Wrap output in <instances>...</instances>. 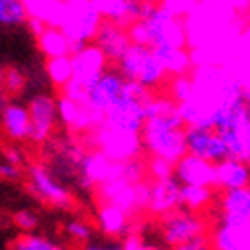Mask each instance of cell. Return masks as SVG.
<instances>
[{"instance_id":"cell-26","label":"cell","mask_w":250,"mask_h":250,"mask_svg":"<svg viewBox=\"0 0 250 250\" xmlns=\"http://www.w3.org/2000/svg\"><path fill=\"white\" fill-rule=\"evenodd\" d=\"M37 45H39L41 53L49 57H59V55H69L71 41L69 37L53 24H45V29L37 35Z\"/></svg>"},{"instance_id":"cell-43","label":"cell","mask_w":250,"mask_h":250,"mask_svg":"<svg viewBox=\"0 0 250 250\" xmlns=\"http://www.w3.org/2000/svg\"><path fill=\"white\" fill-rule=\"evenodd\" d=\"M171 250H175V248H171Z\"/></svg>"},{"instance_id":"cell-33","label":"cell","mask_w":250,"mask_h":250,"mask_svg":"<svg viewBox=\"0 0 250 250\" xmlns=\"http://www.w3.org/2000/svg\"><path fill=\"white\" fill-rule=\"evenodd\" d=\"M65 232H67L69 238L76 244H80V246L87 244L94 238V226L83 218H71L65 224Z\"/></svg>"},{"instance_id":"cell-2","label":"cell","mask_w":250,"mask_h":250,"mask_svg":"<svg viewBox=\"0 0 250 250\" xmlns=\"http://www.w3.org/2000/svg\"><path fill=\"white\" fill-rule=\"evenodd\" d=\"M143 153L148 157L165 159L169 163H175L185 151V124L179 118V112L165 116H153L145 120L141 130Z\"/></svg>"},{"instance_id":"cell-29","label":"cell","mask_w":250,"mask_h":250,"mask_svg":"<svg viewBox=\"0 0 250 250\" xmlns=\"http://www.w3.org/2000/svg\"><path fill=\"white\" fill-rule=\"evenodd\" d=\"M29 19L24 0H0V27L15 29Z\"/></svg>"},{"instance_id":"cell-17","label":"cell","mask_w":250,"mask_h":250,"mask_svg":"<svg viewBox=\"0 0 250 250\" xmlns=\"http://www.w3.org/2000/svg\"><path fill=\"white\" fill-rule=\"evenodd\" d=\"M173 177L181 185H206L214 187L216 183V171L214 163L195 157L191 153H185L173 163Z\"/></svg>"},{"instance_id":"cell-18","label":"cell","mask_w":250,"mask_h":250,"mask_svg":"<svg viewBox=\"0 0 250 250\" xmlns=\"http://www.w3.org/2000/svg\"><path fill=\"white\" fill-rule=\"evenodd\" d=\"M92 43L104 53V57L108 59V63L114 65L118 57L126 51L128 45H130V39H128V33H126V27L114 22V21H106L102 19L100 27L94 35Z\"/></svg>"},{"instance_id":"cell-36","label":"cell","mask_w":250,"mask_h":250,"mask_svg":"<svg viewBox=\"0 0 250 250\" xmlns=\"http://www.w3.org/2000/svg\"><path fill=\"white\" fill-rule=\"evenodd\" d=\"M12 222H15V226L21 232H37V228H39V224H41L39 214H37L35 209H29V208H22V209L15 211Z\"/></svg>"},{"instance_id":"cell-21","label":"cell","mask_w":250,"mask_h":250,"mask_svg":"<svg viewBox=\"0 0 250 250\" xmlns=\"http://www.w3.org/2000/svg\"><path fill=\"white\" fill-rule=\"evenodd\" d=\"M83 155H85V148L80 143H76L73 139H63L55 145V155H53L51 167L49 169H51L59 179L69 177L76 181Z\"/></svg>"},{"instance_id":"cell-31","label":"cell","mask_w":250,"mask_h":250,"mask_svg":"<svg viewBox=\"0 0 250 250\" xmlns=\"http://www.w3.org/2000/svg\"><path fill=\"white\" fill-rule=\"evenodd\" d=\"M55 248H57L55 240L37 232H22L12 242V250H55Z\"/></svg>"},{"instance_id":"cell-3","label":"cell","mask_w":250,"mask_h":250,"mask_svg":"<svg viewBox=\"0 0 250 250\" xmlns=\"http://www.w3.org/2000/svg\"><path fill=\"white\" fill-rule=\"evenodd\" d=\"M151 94L153 92L143 87L141 83L124 80L120 96L106 108L102 122H106L108 126H114L118 130L141 134L145 126V102Z\"/></svg>"},{"instance_id":"cell-27","label":"cell","mask_w":250,"mask_h":250,"mask_svg":"<svg viewBox=\"0 0 250 250\" xmlns=\"http://www.w3.org/2000/svg\"><path fill=\"white\" fill-rule=\"evenodd\" d=\"M214 187H206V185H181V193H179V204L181 208L202 214L206 211L211 204H214Z\"/></svg>"},{"instance_id":"cell-19","label":"cell","mask_w":250,"mask_h":250,"mask_svg":"<svg viewBox=\"0 0 250 250\" xmlns=\"http://www.w3.org/2000/svg\"><path fill=\"white\" fill-rule=\"evenodd\" d=\"M112 167H114V161L108 159L102 151H98V148L85 151L82 163H80V169H78L76 183L82 187V189L92 191L98 183H102L104 179L110 177Z\"/></svg>"},{"instance_id":"cell-35","label":"cell","mask_w":250,"mask_h":250,"mask_svg":"<svg viewBox=\"0 0 250 250\" xmlns=\"http://www.w3.org/2000/svg\"><path fill=\"white\" fill-rule=\"evenodd\" d=\"M27 85V78L17 69V67H8L2 71V87L6 90L8 96H17L24 90Z\"/></svg>"},{"instance_id":"cell-30","label":"cell","mask_w":250,"mask_h":250,"mask_svg":"<svg viewBox=\"0 0 250 250\" xmlns=\"http://www.w3.org/2000/svg\"><path fill=\"white\" fill-rule=\"evenodd\" d=\"M45 73H47L49 82L61 90V87L71 80V57L69 55L49 57L45 61Z\"/></svg>"},{"instance_id":"cell-12","label":"cell","mask_w":250,"mask_h":250,"mask_svg":"<svg viewBox=\"0 0 250 250\" xmlns=\"http://www.w3.org/2000/svg\"><path fill=\"white\" fill-rule=\"evenodd\" d=\"M29 120H31V128H29V139L35 145H45L51 141V136L57 126V98L51 94H35L29 100Z\"/></svg>"},{"instance_id":"cell-34","label":"cell","mask_w":250,"mask_h":250,"mask_svg":"<svg viewBox=\"0 0 250 250\" xmlns=\"http://www.w3.org/2000/svg\"><path fill=\"white\" fill-rule=\"evenodd\" d=\"M145 169H146V177H151V181L173 177V163L159 157H151L148 161H145Z\"/></svg>"},{"instance_id":"cell-4","label":"cell","mask_w":250,"mask_h":250,"mask_svg":"<svg viewBox=\"0 0 250 250\" xmlns=\"http://www.w3.org/2000/svg\"><path fill=\"white\" fill-rule=\"evenodd\" d=\"M114 67L124 80L141 83L143 87H146L151 92L159 90L169 80L163 65L159 63L153 47H148V45L130 43L126 51L118 57Z\"/></svg>"},{"instance_id":"cell-16","label":"cell","mask_w":250,"mask_h":250,"mask_svg":"<svg viewBox=\"0 0 250 250\" xmlns=\"http://www.w3.org/2000/svg\"><path fill=\"white\" fill-rule=\"evenodd\" d=\"M122 85H124V78L114 69H110V65L100 73L98 80L85 90V96H83V102L87 108H92L94 112L104 116L106 108L114 102V100L120 96L122 92Z\"/></svg>"},{"instance_id":"cell-40","label":"cell","mask_w":250,"mask_h":250,"mask_svg":"<svg viewBox=\"0 0 250 250\" xmlns=\"http://www.w3.org/2000/svg\"><path fill=\"white\" fill-rule=\"evenodd\" d=\"M2 157H4V161H8V163L17 165V167H22V165H24V155H22V151H21V148H17V146H12V145L4 148Z\"/></svg>"},{"instance_id":"cell-24","label":"cell","mask_w":250,"mask_h":250,"mask_svg":"<svg viewBox=\"0 0 250 250\" xmlns=\"http://www.w3.org/2000/svg\"><path fill=\"white\" fill-rule=\"evenodd\" d=\"M130 218H132L130 214H126L124 209L112 206V204H100L96 209V224H98L100 232L112 240H118L132 230Z\"/></svg>"},{"instance_id":"cell-28","label":"cell","mask_w":250,"mask_h":250,"mask_svg":"<svg viewBox=\"0 0 250 250\" xmlns=\"http://www.w3.org/2000/svg\"><path fill=\"white\" fill-rule=\"evenodd\" d=\"M220 211L224 214H250V189L238 187V189H226L222 191L218 199Z\"/></svg>"},{"instance_id":"cell-8","label":"cell","mask_w":250,"mask_h":250,"mask_svg":"<svg viewBox=\"0 0 250 250\" xmlns=\"http://www.w3.org/2000/svg\"><path fill=\"white\" fill-rule=\"evenodd\" d=\"M100 22L102 17L92 4V0H69L63 6L59 29L69 37L71 43H92Z\"/></svg>"},{"instance_id":"cell-13","label":"cell","mask_w":250,"mask_h":250,"mask_svg":"<svg viewBox=\"0 0 250 250\" xmlns=\"http://www.w3.org/2000/svg\"><path fill=\"white\" fill-rule=\"evenodd\" d=\"M94 191L100 199V204H112L130 216H136L143 211L139 204V195H136V183H130L114 173H110L108 179L98 183Z\"/></svg>"},{"instance_id":"cell-14","label":"cell","mask_w":250,"mask_h":250,"mask_svg":"<svg viewBox=\"0 0 250 250\" xmlns=\"http://www.w3.org/2000/svg\"><path fill=\"white\" fill-rule=\"evenodd\" d=\"M185 151L209 163H220L222 159L230 157L222 136L214 128L204 126H185Z\"/></svg>"},{"instance_id":"cell-25","label":"cell","mask_w":250,"mask_h":250,"mask_svg":"<svg viewBox=\"0 0 250 250\" xmlns=\"http://www.w3.org/2000/svg\"><path fill=\"white\" fill-rule=\"evenodd\" d=\"M153 51L163 65L167 76H181L191 69V55L185 47H153Z\"/></svg>"},{"instance_id":"cell-10","label":"cell","mask_w":250,"mask_h":250,"mask_svg":"<svg viewBox=\"0 0 250 250\" xmlns=\"http://www.w3.org/2000/svg\"><path fill=\"white\" fill-rule=\"evenodd\" d=\"M208 240L211 250H250V214L220 211Z\"/></svg>"},{"instance_id":"cell-37","label":"cell","mask_w":250,"mask_h":250,"mask_svg":"<svg viewBox=\"0 0 250 250\" xmlns=\"http://www.w3.org/2000/svg\"><path fill=\"white\" fill-rule=\"evenodd\" d=\"M120 244H122V250H159L155 244L146 242L143 238V234L134 232V230H130L128 234H124Z\"/></svg>"},{"instance_id":"cell-1","label":"cell","mask_w":250,"mask_h":250,"mask_svg":"<svg viewBox=\"0 0 250 250\" xmlns=\"http://www.w3.org/2000/svg\"><path fill=\"white\" fill-rule=\"evenodd\" d=\"M211 128H214L228 146V155L250 159V112L246 96H236L222 100L211 110Z\"/></svg>"},{"instance_id":"cell-9","label":"cell","mask_w":250,"mask_h":250,"mask_svg":"<svg viewBox=\"0 0 250 250\" xmlns=\"http://www.w3.org/2000/svg\"><path fill=\"white\" fill-rule=\"evenodd\" d=\"M208 222L204 216L189 211L185 208H175L161 216L159 232L161 238L169 248H177L179 244L195 238V236L208 234Z\"/></svg>"},{"instance_id":"cell-22","label":"cell","mask_w":250,"mask_h":250,"mask_svg":"<svg viewBox=\"0 0 250 250\" xmlns=\"http://www.w3.org/2000/svg\"><path fill=\"white\" fill-rule=\"evenodd\" d=\"M0 126H2V132L10 143L19 145L22 141H27L29 128H31L27 106H22L19 102H8L0 110Z\"/></svg>"},{"instance_id":"cell-39","label":"cell","mask_w":250,"mask_h":250,"mask_svg":"<svg viewBox=\"0 0 250 250\" xmlns=\"http://www.w3.org/2000/svg\"><path fill=\"white\" fill-rule=\"evenodd\" d=\"M175 250H211V246H209V240H208V234H202V236H195V238L179 244Z\"/></svg>"},{"instance_id":"cell-42","label":"cell","mask_w":250,"mask_h":250,"mask_svg":"<svg viewBox=\"0 0 250 250\" xmlns=\"http://www.w3.org/2000/svg\"><path fill=\"white\" fill-rule=\"evenodd\" d=\"M55 250H71V248H67V246H61V244H57V248Z\"/></svg>"},{"instance_id":"cell-38","label":"cell","mask_w":250,"mask_h":250,"mask_svg":"<svg viewBox=\"0 0 250 250\" xmlns=\"http://www.w3.org/2000/svg\"><path fill=\"white\" fill-rule=\"evenodd\" d=\"M22 177V167H17L8 161H0V179L2 181H19Z\"/></svg>"},{"instance_id":"cell-7","label":"cell","mask_w":250,"mask_h":250,"mask_svg":"<svg viewBox=\"0 0 250 250\" xmlns=\"http://www.w3.org/2000/svg\"><path fill=\"white\" fill-rule=\"evenodd\" d=\"M87 136H90V143L94 145V148L102 151L112 161H126L143 155L141 134L118 130L114 126H108L106 122L98 124Z\"/></svg>"},{"instance_id":"cell-15","label":"cell","mask_w":250,"mask_h":250,"mask_svg":"<svg viewBox=\"0 0 250 250\" xmlns=\"http://www.w3.org/2000/svg\"><path fill=\"white\" fill-rule=\"evenodd\" d=\"M57 118L69 132H78V134H90L104 120L102 114H98L85 104L73 102L71 98L63 94L57 98Z\"/></svg>"},{"instance_id":"cell-11","label":"cell","mask_w":250,"mask_h":250,"mask_svg":"<svg viewBox=\"0 0 250 250\" xmlns=\"http://www.w3.org/2000/svg\"><path fill=\"white\" fill-rule=\"evenodd\" d=\"M29 191L37 195L43 204L55 209H71L73 195L57 175L43 163H33L29 167Z\"/></svg>"},{"instance_id":"cell-23","label":"cell","mask_w":250,"mask_h":250,"mask_svg":"<svg viewBox=\"0 0 250 250\" xmlns=\"http://www.w3.org/2000/svg\"><path fill=\"white\" fill-rule=\"evenodd\" d=\"M216 171V183L214 189L226 191V189H238V187H246L250 179L248 163L236 157H226L220 163H214Z\"/></svg>"},{"instance_id":"cell-41","label":"cell","mask_w":250,"mask_h":250,"mask_svg":"<svg viewBox=\"0 0 250 250\" xmlns=\"http://www.w3.org/2000/svg\"><path fill=\"white\" fill-rule=\"evenodd\" d=\"M82 250H122V244L118 240H110V242H87L82 246Z\"/></svg>"},{"instance_id":"cell-32","label":"cell","mask_w":250,"mask_h":250,"mask_svg":"<svg viewBox=\"0 0 250 250\" xmlns=\"http://www.w3.org/2000/svg\"><path fill=\"white\" fill-rule=\"evenodd\" d=\"M195 87H193V80L189 73H181V76H173L169 82V96L175 102H185V100L193 98Z\"/></svg>"},{"instance_id":"cell-20","label":"cell","mask_w":250,"mask_h":250,"mask_svg":"<svg viewBox=\"0 0 250 250\" xmlns=\"http://www.w3.org/2000/svg\"><path fill=\"white\" fill-rule=\"evenodd\" d=\"M151 181V179H148ZM179 193H181V183L175 177L151 181V191H148V204L145 211H151L155 216H163L167 211L181 208L179 204Z\"/></svg>"},{"instance_id":"cell-5","label":"cell","mask_w":250,"mask_h":250,"mask_svg":"<svg viewBox=\"0 0 250 250\" xmlns=\"http://www.w3.org/2000/svg\"><path fill=\"white\" fill-rule=\"evenodd\" d=\"M69 57H71V80L61 87V94L71 98L73 102L82 104L85 90L98 80V76L110 63L94 43H85L78 53H71Z\"/></svg>"},{"instance_id":"cell-6","label":"cell","mask_w":250,"mask_h":250,"mask_svg":"<svg viewBox=\"0 0 250 250\" xmlns=\"http://www.w3.org/2000/svg\"><path fill=\"white\" fill-rule=\"evenodd\" d=\"M141 21L146 27L151 47H185V27L171 6L155 4V8Z\"/></svg>"}]
</instances>
